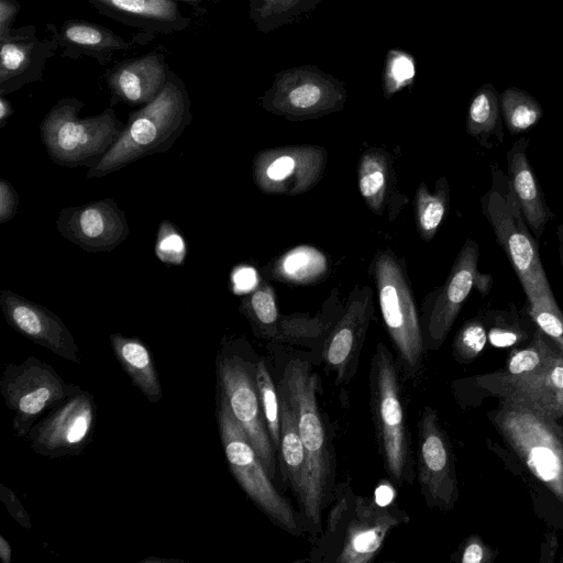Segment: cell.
Listing matches in <instances>:
<instances>
[{"label":"cell","instance_id":"9c48e42d","mask_svg":"<svg viewBox=\"0 0 563 563\" xmlns=\"http://www.w3.org/2000/svg\"><path fill=\"white\" fill-rule=\"evenodd\" d=\"M238 341L223 339L216 357L217 390L224 397L272 479L277 474L276 450L263 415L255 382L256 362Z\"/></svg>","mask_w":563,"mask_h":563},{"label":"cell","instance_id":"bcb514c9","mask_svg":"<svg viewBox=\"0 0 563 563\" xmlns=\"http://www.w3.org/2000/svg\"><path fill=\"white\" fill-rule=\"evenodd\" d=\"M235 292H245L256 284V273L252 267H240L232 275Z\"/></svg>","mask_w":563,"mask_h":563},{"label":"cell","instance_id":"2e32d148","mask_svg":"<svg viewBox=\"0 0 563 563\" xmlns=\"http://www.w3.org/2000/svg\"><path fill=\"white\" fill-rule=\"evenodd\" d=\"M56 227L62 236L90 253L111 252L130 233L125 213L112 198L62 209Z\"/></svg>","mask_w":563,"mask_h":563},{"label":"cell","instance_id":"f1b7e54d","mask_svg":"<svg viewBox=\"0 0 563 563\" xmlns=\"http://www.w3.org/2000/svg\"><path fill=\"white\" fill-rule=\"evenodd\" d=\"M322 0H250V19L262 33L288 25L313 11Z\"/></svg>","mask_w":563,"mask_h":563},{"label":"cell","instance_id":"484cf974","mask_svg":"<svg viewBox=\"0 0 563 563\" xmlns=\"http://www.w3.org/2000/svg\"><path fill=\"white\" fill-rule=\"evenodd\" d=\"M562 353L539 328L536 327L531 342L525 349L514 351L507 361L505 371L477 378L485 388L536 373L552 363Z\"/></svg>","mask_w":563,"mask_h":563},{"label":"cell","instance_id":"4316f807","mask_svg":"<svg viewBox=\"0 0 563 563\" xmlns=\"http://www.w3.org/2000/svg\"><path fill=\"white\" fill-rule=\"evenodd\" d=\"M563 389V354L542 369L497 385L489 390L497 396H517L539 406Z\"/></svg>","mask_w":563,"mask_h":563},{"label":"cell","instance_id":"816d5d0a","mask_svg":"<svg viewBox=\"0 0 563 563\" xmlns=\"http://www.w3.org/2000/svg\"><path fill=\"white\" fill-rule=\"evenodd\" d=\"M146 562H150V563H161V562H164V563H168V562H183L180 560H172V559H158V558H147V559H144L141 561V563H146Z\"/></svg>","mask_w":563,"mask_h":563},{"label":"cell","instance_id":"52a82bcc","mask_svg":"<svg viewBox=\"0 0 563 563\" xmlns=\"http://www.w3.org/2000/svg\"><path fill=\"white\" fill-rule=\"evenodd\" d=\"M85 103L74 97L59 99L40 124L41 140L52 159L65 167L95 166L124 128L112 107L81 118Z\"/></svg>","mask_w":563,"mask_h":563},{"label":"cell","instance_id":"5b68a950","mask_svg":"<svg viewBox=\"0 0 563 563\" xmlns=\"http://www.w3.org/2000/svg\"><path fill=\"white\" fill-rule=\"evenodd\" d=\"M494 423L531 474L563 505V427L531 402L501 396Z\"/></svg>","mask_w":563,"mask_h":563},{"label":"cell","instance_id":"7c38bea8","mask_svg":"<svg viewBox=\"0 0 563 563\" xmlns=\"http://www.w3.org/2000/svg\"><path fill=\"white\" fill-rule=\"evenodd\" d=\"M96 417L93 396L81 389L35 422L25 440L36 454L47 459L78 456L92 440Z\"/></svg>","mask_w":563,"mask_h":563},{"label":"cell","instance_id":"277c9868","mask_svg":"<svg viewBox=\"0 0 563 563\" xmlns=\"http://www.w3.org/2000/svg\"><path fill=\"white\" fill-rule=\"evenodd\" d=\"M399 372L391 352L379 343L369 366V408L384 470L393 484L404 486L415 482L416 461Z\"/></svg>","mask_w":563,"mask_h":563},{"label":"cell","instance_id":"ffe728a7","mask_svg":"<svg viewBox=\"0 0 563 563\" xmlns=\"http://www.w3.org/2000/svg\"><path fill=\"white\" fill-rule=\"evenodd\" d=\"M99 13L147 33L170 34L187 29L177 0H88Z\"/></svg>","mask_w":563,"mask_h":563},{"label":"cell","instance_id":"ab89813d","mask_svg":"<svg viewBox=\"0 0 563 563\" xmlns=\"http://www.w3.org/2000/svg\"><path fill=\"white\" fill-rule=\"evenodd\" d=\"M386 177L380 164L366 158L360 169V191L367 200H374L380 196L385 188Z\"/></svg>","mask_w":563,"mask_h":563},{"label":"cell","instance_id":"8fae6325","mask_svg":"<svg viewBox=\"0 0 563 563\" xmlns=\"http://www.w3.org/2000/svg\"><path fill=\"white\" fill-rule=\"evenodd\" d=\"M376 279L382 314L397 353L399 371L407 378L416 377L426 350L422 329L402 272L390 255L382 254L377 258Z\"/></svg>","mask_w":563,"mask_h":563},{"label":"cell","instance_id":"3957f363","mask_svg":"<svg viewBox=\"0 0 563 563\" xmlns=\"http://www.w3.org/2000/svg\"><path fill=\"white\" fill-rule=\"evenodd\" d=\"M190 106L185 82L169 69L161 93L129 114L120 135L101 159L88 168L87 177H103L140 158L168 151L192 120Z\"/></svg>","mask_w":563,"mask_h":563},{"label":"cell","instance_id":"f35d334b","mask_svg":"<svg viewBox=\"0 0 563 563\" xmlns=\"http://www.w3.org/2000/svg\"><path fill=\"white\" fill-rule=\"evenodd\" d=\"M155 254L165 264L180 265L186 257V243L175 225L165 220L157 231Z\"/></svg>","mask_w":563,"mask_h":563},{"label":"cell","instance_id":"d6986e66","mask_svg":"<svg viewBox=\"0 0 563 563\" xmlns=\"http://www.w3.org/2000/svg\"><path fill=\"white\" fill-rule=\"evenodd\" d=\"M169 66L161 52H151L115 64L104 73L111 102L145 106L164 89Z\"/></svg>","mask_w":563,"mask_h":563},{"label":"cell","instance_id":"cb8c5ba5","mask_svg":"<svg viewBox=\"0 0 563 563\" xmlns=\"http://www.w3.org/2000/svg\"><path fill=\"white\" fill-rule=\"evenodd\" d=\"M113 354L136 387L148 402L156 405L163 396L162 384L156 371L151 350L135 336L121 333L110 334Z\"/></svg>","mask_w":563,"mask_h":563},{"label":"cell","instance_id":"7402d4cb","mask_svg":"<svg viewBox=\"0 0 563 563\" xmlns=\"http://www.w3.org/2000/svg\"><path fill=\"white\" fill-rule=\"evenodd\" d=\"M60 55L77 59L87 56L106 65L119 52L133 48V43L124 40L110 29L85 20L70 19L62 23L56 33Z\"/></svg>","mask_w":563,"mask_h":563},{"label":"cell","instance_id":"ba28073f","mask_svg":"<svg viewBox=\"0 0 563 563\" xmlns=\"http://www.w3.org/2000/svg\"><path fill=\"white\" fill-rule=\"evenodd\" d=\"M217 421L229 468L240 487L274 525L295 537L300 536L305 531L302 517L274 486L253 444L219 391Z\"/></svg>","mask_w":563,"mask_h":563},{"label":"cell","instance_id":"f907efd6","mask_svg":"<svg viewBox=\"0 0 563 563\" xmlns=\"http://www.w3.org/2000/svg\"><path fill=\"white\" fill-rule=\"evenodd\" d=\"M556 238L559 242V260L563 269V224H559L556 228Z\"/></svg>","mask_w":563,"mask_h":563},{"label":"cell","instance_id":"8d00e7d4","mask_svg":"<svg viewBox=\"0 0 563 563\" xmlns=\"http://www.w3.org/2000/svg\"><path fill=\"white\" fill-rule=\"evenodd\" d=\"M243 311L252 323L258 329L257 333L265 335L267 329L273 327L278 318L273 291L268 287L255 290L243 301Z\"/></svg>","mask_w":563,"mask_h":563},{"label":"cell","instance_id":"b9f144b4","mask_svg":"<svg viewBox=\"0 0 563 563\" xmlns=\"http://www.w3.org/2000/svg\"><path fill=\"white\" fill-rule=\"evenodd\" d=\"M0 499L3 503L5 509L10 514V516L24 529L32 528V521L29 512L22 505L21 500L13 493V490L5 486L4 484H0Z\"/></svg>","mask_w":563,"mask_h":563},{"label":"cell","instance_id":"9a60e30c","mask_svg":"<svg viewBox=\"0 0 563 563\" xmlns=\"http://www.w3.org/2000/svg\"><path fill=\"white\" fill-rule=\"evenodd\" d=\"M478 255L477 243L468 238L421 325L426 350L441 346L473 287L482 296L490 290L493 276L478 273Z\"/></svg>","mask_w":563,"mask_h":563},{"label":"cell","instance_id":"d4e9b609","mask_svg":"<svg viewBox=\"0 0 563 563\" xmlns=\"http://www.w3.org/2000/svg\"><path fill=\"white\" fill-rule=\"evenodd\" d=\"M278 395L280 402V441L277 451L278 465L285 482L297 497L300 507L303 503L307 488V455L290 404L282 391L278 390Z\"/></svg>","mask_w":563,"mask_h":563},{"label":"cell","instance_id":"6da1fadb","mask_svg":"<svg viewBox=\"0 0 563 563\" xmlns=\"http://www.w3.org/2000/svg\"><path fill=\"white\" fill-rule=\"evenodd\" d=\"M318 376L300 358L290 360L277 385L290 404L308 463L306 495L299 507L305 528L321 533L322 512L330 500L335 475L330 437L317 399Z\"/></svg>","mask_w":563,"mask_h":563},{"label":"cell","instance_id":"f5cc1de1","mask_svg":"<svg viewBox=\"0 0 563 563\" xmlns=\"http://www.w3.org/2000/svg\"><path fill=\"white\" fill-rule=\"evenodd\" d=\"M177 1H181V2H185V3H189L191 5H196L205 0H177Z\"/></svg>","mask_w":563,"mask_h":563},{"label":"cell","instance_id":"7dc6e473","mask_svg":"<svg viewBox=\"0 0 563 563\" xmlns=\"http://www.w3.org/2000/svg\"><path fill=\"white\" fill-rule=\"evenodd\" d=\"M536 407H538L549 416L553 417L554 419L559 420L563 418V389L556 391L551 398H549L542 405Z\"/></svg>","mask_w":563,"mask_h":563},{"label":"cell","instance_id":"e575fe53","mask_svg":"<svg viewBox=\"0 0 563 563\" xmlns=\"http://www.w3.org/2000/svg\"><path fill=\"white\" fill-rule=\"evenodd\" d=\"M416 75L412 56L400 49H390L386 56L383 87L387 97L409 86Z\"/></svg>","mask_w":563,"mask_h":563},{"label":"cell","instance_id":"681fc988","mask_svg":"<svg viewBox=\"0 0 563 563\" xmlns=\"http://www.w3.org/2000/svg\"><path fill=\"white\" fill-rule=\"evenodd\" d=\"M12 550L9 541L0 534V560L2 563H11Z\"/></svg>","mask_w":563,"mask_h":563},{"label":"cell","instance_id":"c3c4849f","mask_svg":"<svg viewBox=\"0 0 563 563\" xmlns=\"http://www.w3.org/2000/svg\"><path fill=\"white\" fill-rule=\"evenodd\" d=\"M12 113L13 109L11 102L5 98V96H0V129L4 126Z\"/></svg>","mask_w":563,"mask_h":563},{"label":"cell","instance_id":"1f68e13d","mask_svg":"<svg viewBox=\"0 0 563 563\" xmlns=\"http://www.w3.org/2000/svg\"><path fill=\"white\" fill-rule=\"evenodd\" d=\"M484 321L488 324V340L495 346H510L527 338L520 313L514 303L505 310L488 311Z\"/></svg>","mask_w":563,"mask_h":563},{"label":"cell","instance_id":"603a6c76","mask_svg":"<svg viewBox=\"0 0 563 563\" xmlns=\"http://www.w3.org/2000/svg\"><path fill=\"white\" fill-rule=\"evenodd\" d=\"M366 324V310L351 308L325 341L322 357L336 385L349 383L355 374Z\"/></svg>","mask_w":563,"mask_h":563},{"label":"cell","instance_id":"d590c367","mask_svg":"<svg viewBox=\"0 0 563 563\" xmlns=\"http://www.w3.org/2000/svg\"><path fill=\"white\" fill-rule=\"evenodd\" d=\"M488 335L484 319L474 318L463 324L453 342V354L461 363L473 361L484 350Z\"/></svg>","mask_w":563,"mask_h":563},{"label":"cell","instance_id":"836d02e7","mask_svg":"<svg viewBox=\"0 0 563 563\" xmlns=\"http://www.w3.org/2000/svg\"><path fill=\"white\" fill-rule=\"evenodd\" d=\"M324 269V257L311 247H298L289 252L280 265L285 278L305 282L318 276Z\"/></svg>","mask_w":563,"mask_h":563},{"label":"cell","instance_id":"30bf717a","mask_svg":"<svg viewBox=\"0 0 563 563\" xmlns=\"http://www.w3.org/2000/svg\"><path fill=\"white\" fill-rule=\"evenodd\" d=\"M79 391V386L66 383L53 366L35 356L7 364L0 378V394L13 411L12 429L20 439L42 415Z\"/></svg>","mask_w":563,"mask_h":563},{"label":"cell","instance_id":"83f0119b","mask_svg":"<svg viewBox=\"0 0 563 563\" xmlns=\"http://www.w3.org/2000/svg\"><path fill=\"white\" fill-rule=\"evenodd\" d=\"M467 132L476 137L482 146L490 148V137L503 142L500 103L497 93L490 85L479 88L474 95L467 112Z\"/></svg>","mask_w":563,"mask_h":563},{"label":"cell","instance_id":"8992f818","mask_svg":"<svg viewBox=\"0 0 563 563\" xmlns=\"http://www.w3.org/2000/svg\"><path fill=\"white\" fill-rule=\"evenodd\" d=\"M494 167L493 186L482 198L483 213L519 279L527 305L555 302L541 262L538 241L526 223L507 176L500 173L497 165Z\"/></svg>","mask_w":563,"mask_h":563},{"label":"cell","instance_id":"d6a6232c","mask_svg":"<svg viewBox=\"0 0 563 563\" xmlns=\"http://www.w3.org/2000/svg\"><path fill=\"white\" fill-rule=\"evenodd\" d=\"M449 190L445 179H441L440 188L432 195L424 188L418 194L419 227L426 239H431L446 212Z\"/></svg>","mask_w":563,"mask_h":563},{"label":"cell","instance_id":"60d3db41","mask_svg":"<svg viewBox=\"0 0 563 563\" xmlns=\"http://www.w3.org/2000/svg\"><path fill=\"white\" fill-rule=\"evenodd\" d=\"M297 159L291 155H279L265 167H256V178L261 184L265 181L280 183L286 180L296 169Z\"/></svg>","mask_w":563,"mask_h":563},{"label":"cell","instance_id":"74e56055","mask_svg":"<svg viewBox=\"0 0 563 563\" xmlns=\"http://www.w3.org/2000/svg\"><path fill=\"white\" fill-rule=\"evenodd\" d=\"M526 308L534 325L549 336L563 354V311L556 301H539L527 305Z\"/></svg>","mask_w":563,"mask_h":563},{"label":"cell","instance_id":"ac0fdd59","mask_svg":"<svg viewBox=\"0 0 563 563\" xmlns=\"http://www.w3.org/2000/svg\"><path fill=\"white\" fill-rule=\"evenodd\" d=\"M7 323L21 335L66 361L80 364L79 347L64 321L48 308L11 290L0 291Z\"/></svg>","mask_w":563,"mask_h":563},{"label":"cell","instance_id":"4fadbf2b","mask_svg":"<svg viewBox=\"0 0 563 563\" xmlns=\"http://www.w3.org/2000/svg\"><path fill=\"white\" fill-rule=\"evenodd\" d=\"M346 98L341 81L305 65L278 73L263 97L264 107L278 114L312 117L339 110Z\"/></svg>","mask_w":563,"mask_h":563},{"label":"cell","instance_id":"ee69618b","mask_svg":"<svg viewBox=\"0 0 563 563\" xmlns=\"http://www.w3.org/2000/svg\"><path fill=\"white\" fill-rule=\"evenodd\" d=\"M19 194L12 184L0 179V224L9 222L18 212Z\"/></svg>","mask_w":563,"mask_h":563},{"label":"cell","instance_id":"5bb4252c","mask_svg":"<svg viewBox=\"0 0 563 563\" xmlns=\"http://www.w3.org/2000/svg\"><path fill=\"white\" fill-rule=\"evenodd\" d=\"M416 477L431 509L451 510L459 498L455 459L437 411L424 406L418 421Z\"/></svg>","mask_w":563,"mask_h":563},{"label":"cell","instance_id":"7bdbcfd3","mask_svg":"<svg viewBox=\"0 0 563 563\" xmlns=\"http://www.w3.org/2000/svg\"><path fill=\"white\" fill-rule=\"evenodd\" d=\"M494 560L493 550L479 536H471L462 549V563H487Z\"/></svg>","mask_w":563,"mask_h":563},{"label":"cell","instance_id":"e0dca14e","mask_svg":"<svg viewBox=\"0 0 563 563\" xmlns=\"http://www.w3.org/2000/svg\"><path fill=\"white\" fill-rule=\"evenodd\" d=\"M46 31L43 40L35 25L12 29L0 36V96L43 79L46 62L58 49L57 27L48 23Z\"/></svg>","mask_w":563,"mask_h":563},{"label":"cell","instance_id":"4dcf8cb0","mask_svg":"<svg viewBox=\"0 0 563 563\" xmlns=\"http://www.w3.org/2000/svg\"><path fill=\"white\" fill-rule=\"evenodd\" d=\"M255 382L268 433L275 450L278 451L280 441L279 395L264 360L256 361Z\"/></svg>","mask_w":563,"mask_h":563},{"label":"cell","instance_id":"7a4b0ae2","mask_svg":"<svg viewBox=\"0 0 563 563\" xmlns=\"http://www.w3.org/2000/svg\"><path fill=\"white\" fill-rule=\"evenodd\" d=\"M334 496L325 529L310 553L312 562L369 563L391 530L409 521L396 505L382 506L374 498L355 495L349 483H342Z\"/></svg>","mask_w":563,"mask_h":563},{"label":"cell","instance_id":"f546056e","mask_svg":"<svg viewBox=\"0 0 563 563\" xmlns=\"http://www.w3.org/2000/svg\"><path fill=\"white\" fill-rule=\"evenodd\" d=\"M500 112L508 132L512 135L530 130L540 121L543 113L536 99L516 88L503 92Z\"/></svg>","mask_w":563,"mask_h":563},{"label":"cell","instance_id":"44dd1931","mask_svg":"<svg viewBox=\"0 0 563 563\" xmlns=\"http://www.w3.org/2000/svg\"><path fill=\"white\" fill-rule=\"evenodd\" d=\"M529 143L528 137H520L508 150L506 154L507 179L526 223L538 240L554 214L547 203L545 196L530 165L527 154Z\"/></svg>","mask_w":563,"mask_h":563},{"label":"cell","instance_id":"f6af8a7d","mask_svg":"<svg viewBox=\"0 0 563 563\" xmlns=\"http://www.w3.org/2000/svg\"><path fill=\"white\" fill-rule=\"evenodd\" d=\"M21 4L15 0H0V36L12 30Z\"/></svg>","mask_w":563,"mask_h":563}]
</instances>
